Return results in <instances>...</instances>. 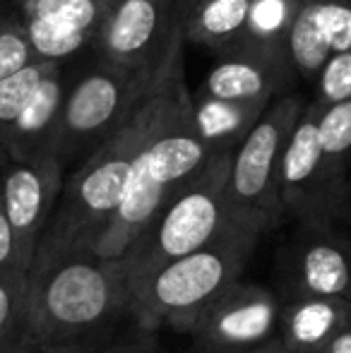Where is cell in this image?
<instances>
[{"label": "cell", "instance_id": "cell-1", "mask_svg": "<svg viewBox=\"0 0 351 353\" xmlns=\"http://www.w3.org/2000/svg\"><path fill=\"white\" fill-rule=\"evenodd\" d=\"M183 43L185 39L178 27L161 74L150 94L113 135H108L87 159L77 163L75 171L66 173L56 210L39 238L32 265L63 252L94 248L99 233L106 228L121 202L137 154L190 97L183 74Z\"/></svg>", "mask_w": 351, "mask_h": 353}, {"label": "cell", "instance_id": "cell-2", "mask_svg": "<svg viewBox=\"0 0 351 353\" xmlns=\"http://www.w3.org/2000/svg\"><path fill=\"white\" fill-rule=\"evenodd\" d=\"M132 293L118 257L63 252L27 272V336L39 353H92L123 332Z\"/></svg>", "mask_w": 351, "mask_h": 353}, {"label": "cell", "instance_id": "cell-3", "mask_svg": "<svg viewBox=\"0 0 351 353\" xmlns=\"http://www.w3.org/2000/svg\"><path fill=\"white\" fill-rule=\"evenodd\" d=\"M260 236L258 226L236 216L210 243L159 267L132 296L135 325L190 334L200 312L241 279Z\"/></svg>", "mask_w": 351, "mask_h": 353}, {"label": "cell", "instance_id": "cell-4", "mask_svg": "<svg viewBox=\"0 0 351 353\" xmlns=\"http://www.w3.org/2000/svg\"><path fill=\"white\" fill-rule=\"evenodd\" d=\"M212 154L214 152L207 147L192 123L188 97L137 154L121 202L106 228L99 233L92 252L101 257H121L147 223L210 161Z\"/></svg>", "mask_w": 351, "mask_h": 353}, {"label": "cell", "instance_id": "cell-5", "mask_svg": "<svg viewBox=\"0 0 351 353\" xmlns=\"http://www.w3.org/2000/svg\"><path fill=\"white\" fill-rule=\"evenodd\" d=\"M231 154V149L212 154L118 257L132 296L159 267L210 243L236 219L229 202Z\"/></svg>", "mask_w": 351, "mask_h": 353}, {"label": "cell", "instance_id": "cell-6", "mask_svg": "<svg viewBox=\"0 0 351 353\" xmlns=\"http://www.w3.org/2000/svg\"><path fill=\"white\" fill-rule=\"evenodd\" d=\"M161 68L164 63L152 70H130L97 61V65L72 77L51 144V152L61 159L63 166L70 168L72 163H80L108 135H113L150 94Z\"/></svg>", "mask_w": 351, "mask_h": 353}, {"label": "cell", "instance_id": "cell-7", "mask_svg": "<svg viewBox=\"0 0 351 353\" xmlns=\"http://www.w3.org/2000/svg\"><path fill=\"white\" fill-rule=\"evenodd\" d=\"M301 94L274 97L248 135L231 154L229 202L236 216L245 219L260 231L279 226L284 210L279 197V166L286 140L303 111Z\"/></svg>", "mask_w": 351, "mask_h": 353}, {"label": "cell", "instance_id": "cell-8", "mask_svg": "<svg viewBox=\"0 0 351 353\" xmlns=\"http://www.w3.org/2000/svg\"><path fill=\"white\" fill-rule=\"evenodd\" d=\"M325 103L305 101L279 166L281 210L296 223H337L347 195V173L323 152L318 121Z\"/></svg>", "mask_w": 351, "mask_h": 353}, {"label": "cell", "instance_id": "cell-9", "mask_svg": "<svg viewBox=\"0 0 351 353\" xmlns=\"http://www.w3.org/2000/svg\"><path fill=\"white\" fill-rule=\"evenodd\" d=\"M279 312L277 293L239 279L195 320L192 353H245L270 344L279 334Z\"/></svg>", "mask_w": 351, "mask_h": 353}, {"label": "cell", "instance_id": "cell-10", "mask_svg": "<svg viewBox=\"0 0 351 353\" xmlns=\"http://www.w3.org/2000/svg\"><path fill=\"white\" fill-rule=\"evenodd\" d=\"M68 168L56 154L5 159L0 163V205L10 221L19 270L29 272L39 238L51 221Z\"/></svg>", "mask_w": 351, "mask_h": 353}, {"label": "cell", "instance_id": "cell-11", "mask_svg": "<svg viewBox=\"0 0 351 353\" xmlns=\"http://www.w3.org/2000/svg\"><path fill=\"white\" fill-rule=\"evenodd\" d=\"M277 262L281 296H323L351 305V241L334 223H299Z\"/></svg>", "mask_w": 351, "mask_h": 353}, {"label": "cell", "instance_id": "cell-12", "mask_svg": "<svg viewBox=\"0 0 351 353\" xmlns=\"http://www.w3.org/2000/svg\"><path fill=\"white\" fill-rule=\"evenodd\" d=\"M178 32V0H111L97 39L99 61L152 70L166 58Z\"/></svg>", "mask_w": 351, "mask_h": 353}, {"label": "cell", "instance_id": "cell-13", "mask_svg": "<svg viewBox=\"0 0 351 353\" xmlns=\"http://www.w3.org/2000/svg\"><path fill=\"white\" fill-rule=\"evenodd\" d=\"M294 74L286 46L245 41L217 56L214 68L197 94L221 101L270 103Z\"/></svg>", "mask_w": 351, "mask_h": 353}, {"label": "cell", "instance_id": "cell-14", "mask_svg": "<svg viewBox=\"0 0 351 353\" xmlns=\"http://www.w3.org/2000/svg\"><path fill=\"white\" fill-rule=\"evenodd\" d=\"M347 48H351V0H303L286 39L294 72L315 79L330 56Z\"/></svg>", "mask_w": 351, "mask_h": 353}, {"label": "cell", "instance_id": "cell-15", "mask_svg": "<svg viewBox=\"0 0 351 353\" xmlns=\"http://www.w3.org/2000/svg\"><path fill=\"white\" fill-rule=\"evenodd\" d=\"M66 65L68 63H53L46 77L39 82L29 101L24 103L22 113L14 121L8 142H5L3 161L5 159H34L39 154L51 152L66 94L72 82Z\"/></svg>", "mask_w": 351, "mask_h": 353}, {"label": "cell", "instance_id": "cell-16", "mask_svg": "<svg viewBox=\"0 0 351 353\" xmlns=\"http://www.w3.org/2000/svg\"><path fill=\"white\" fill-rule=\"evenodd\" d=\"M351 325V305L323 296H281L277 339L291 353H323Z\"/></svg>", "mask_w": 351, "mask_h": 353}, {"label": "cell", "instance_id": "cell-17", "mask_svg": "<svg viewBox=\"0 0 351 353\" xmlns=\"http://www.w3.org/2000/svg\"><path fill=\"white\" fill-rule=\"evenodd\" d=\"M255 0H178V27L185 43L217 56L245 41Z\"/></svg>", "mask_w": 351, "mask_h": 353}, {"label": "cell", "instance_id": "cell-18", "mask_svg": "<svg viewBox=\"0 0 351 353\" xmlns=\"http://www.w3.org/2000/svg\"><path fill=\"white\" fill-rule=\"evenodd\" d=\"M263 101H221L205 94H190L192 123L212 152H234L263 116Z\"/></svg>", "mask_w": 351, "mask_h": 353}, {"label": "cell", "instance_id": "cell-19", "mask_svg": "<svg viewBox=\"0 0 351 353\" xmlns=\"http://www.w3.org/2000/svg\"><path fill=\"white\" fill-rule=\"evenodd\" d=\"M22 17L85 37L97 46L111 0H17Z\"/></svg>", "mask_w": 351, "mask_h": 353}, {"label": "cell", "instance_id": "cell-20", "mask_svg": "<svg viewBox=\"0 0 351 353\" xmlns=\"http://www.w3.org/2000/svg\"><path fill=\"white\" fill-rule=\"evenodd\" d=\"M51 65L53 63L48 61H34L29 65H24L22 70L0 79V161H3L5 142H8L14 121L19 118L24 103L29 101V97L39 87V82L51 70Z\"/></svg>", "mask_w": 351, "mask_h": 353}, {"label": "cell", "instance_id": "cell-21", "mask_svg": "<svg viewBox=\"0 0 351 353\" xmlns=\"http://www.w3.org/2000/svg\"><path fill=\"white\" fill-rule=\"evenodd\" d=\"M37 61L17 0L0 3V79Z\"/></svg>", "mask_w": 351, "mask_h": 353}, {"label": "cell", "instance_id": "cell-22", "mask_svg": "<svg viewBox=\"0 0 351 353\" xmlns=\"http://www.w3.org/2000/svg\"><path fill=\"white\" fill-rule=\"evenodd\" d=\"M27 272H0V346L27 336Z\"/></svg>", "mask_w": 351, "mask_h": 353}, {"label": "cell", "instance_id": "cell-23", "mask_svg": "<svg viewBox=\"0 0 351 353\" xmlns=\"http://www.w3.org/2000/svg\"><path fill=\"white\" fill-rule=\"evenodd\" d=\"M323 152L339 171L351 166V99L330 103L323 108L318 121Z\"/></svg>", "mask_w": 351, "mask_h": 353}, {"label": "cell", "instance_id": "cell-24", "mask_svg": "<svg viewBox=\"0 0 351 353\" xmlns=\"http://www.w3.org/2000/svg\"><path fill=\"white\" fill-rule=\"evenodd\" d=\"M313 82H318L315 99L325 106L351 99V48L330 56Z\"/></svg>", "mask_w": 351, "mask_h": 353}, {"label": "cell", "instance_id": "cell-25", "mask_svg": "<svg viewBox=\"0 0 351 353\" xmlns=\"http://www.w3.org/2000/svg\"><path fill=\"white\" fill-rule=\"evenodd\" d=\"M92 353H161V346L157 341V332L145 330V327L132 322L130 330L121 332Z\"/></svg>", "mask_w": 351, "mask_h": 353}, {"label": "cell", "instance_id": "cell-26", "mask_svg": "<svg viewBox=\"0 0 351 353\" xmlns=\"http://www.w3.org/2000/svg\"><path fill=\"white\" fill-rule=\"evenodd\" d=\"M5 270H19V265H17V248H14L12 228H10V221L3 212V205H0V272Z\"/></svg>", "mask_w": 351, "mask_h": 353}, {"label": "cell", "instance_id": "cell-27", "mask_svg": "<svg viewBox=\"0 0 351 353\" xmlns=\"http://www.w3.org/2000/svg\"><path fill=\"white\" fill-rule=\"evenodd\" d=\"M323 353H351V325L344 327V330L325 346Z\"/></svg>", "mask_w": 351, "mask_h": 353}, {"label": "cell", "instance_id": "cell-28", "mask_svg": "<svg viewBox=\"0 0 351 353\" xmlns=\"http://www.w3.org/2000/svg\"><path fill=\"white\" fill-rule=\"evenodd\" d=\"M0 353H39V351H37V346L32 344L29 336H22V339L12 341V344L0 346Z\"/></svg>", "mask_w": 351, "mask_h": 353}, {"label": "cell", "instance_id": "cell-29", "mask_svg": "<svg viewBox=\"0 0 351 353\" xmlns=\"http://www.w3.org/2000/svg\"><path fill=\"white\" fill-rule=\"evenodd\" d=\"M245 353H291V351L286 349V346L281 344L279 339H274V341H270V344L258 346V349H250V351H245Z\"/></svg>", "mask_w": 351, "mask_h": 353}, {"label": "cell", "instance_id": "cell-30", "mask_svg": "<svg viewBox=\"0 0 351 353\" xmlns=\"http://www.w3.org/2000/svg\"><path fill=\"white\" fill-rule=\"evenodd\" d=\"M339 221H347L351 226V183H347V195L342 202V212H339Z\"/></svg>", "mask_w": 351, "mask_h": 353}, {"label": "cell", "instance_id": "cell-31", "mask_svg": "<svg viewBox=\"0 0 351 353\" xmlns=\"http://www.w3.org/2000/svg\"><path fill=\"white\" fill-rule=\"evenodd\" d=\"M0 3H3V0H0Z\"/></svg>", "mask_w": 351, "mask_h": 353}, {"label": "cell", "instance_id": "cell-32", "mask_svg": "<svg viewBox=\"0 0 351 353\" xmlns=\"http://www.w3.org/2000/svg\"><path fill=\"white\" fill-rule=\"evenodd\" d=\"M161 353H164V351H161Z\"/></svg>", "mask_w": 351, "mask_h": 353}]
</instances>
